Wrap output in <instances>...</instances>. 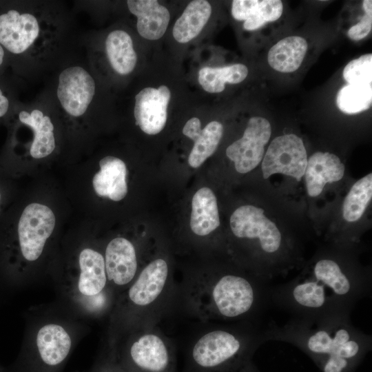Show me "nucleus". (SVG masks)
I'll list each match as a JSON object with an SVG mask.
<instances>
[{
	"mask_svg": "<svg viewBox=\"0 0 372 372\" xmlns=\"http://www.w3.org/2000/svg\"><path fill=\"white\" fill-rule=\"evenodd\" d=\"M0 198H1V194H0Z\"/></svg>",
	"mask_w": 372,
	"mask_h": 372,
	"instance_id": "obj_33",
	"label": "nucleus"
},
{
	"mask_svg": "<svg viewBox=\"0 0 372 372\" xmlns=\"http://www.w3.org/2000/svg\"><path fill=\"white\" fill-rule=\"evenodd\" d=\"M282 11L280 0H234L231 10L236 20L245 21L243 28L248 31L256 30L268 22L278 20Z\"/></svg>",
	"mask_w": 372,
	"mask_h": 372,
	"instance_id": "obj_19",
	"label": "nucleus"
},
{
	"mask_svg": "<svg viewBox=\"0 0 372 372\" xmlns=\"http://www.w3.org/2000/svg\"><path fill=\"white\" fill-rule=\"evenodd\" d=\"M307 154L302 140L294 134L279 136L273 139L263 157V178L274 174L290 176L300 181L304 174Z\"/></svg>",
	"mask_w": 372,
	"mask_h": 372,
	"instance_id": "obj_10",
	"label": "nucleus"
},
{
	"mask_svg": "<svg viewBox=\"0 0 372 372\" xmlns=\"http://www.w3.org/2000/svg\"><path fill=\"white\" fill-rule=\"evenodd\" d=\"M248 75V68L242 63L220 68L205 67L198 72V83L207 92L219 93L225 88V83L237 84Z\"/></svg>",
	"mask_w": 372,
	"mask_h": 372,
	"instance_id": "obj_25",
	"label": "nucleus"
},
{
	"mask_svg": "<svg viewBox=\"0 0 372 372\" xmlns=\"http://www.w3.org/2000/svg\"><path fill=\"white\" fill-rule=\"evenodd\" d=\"M8 68H10L8 56L0 44V76L6 74Z\"/></svg>",
	"mask_w": 372,
	"mask_h": 372,
	"instance_id": "obj_30",
	"label": "nucleus"
},
{
	"mask_svg": "<svg viewBox=\"0 0 372 372\" xmlns=\"http://www.w3.org/2000/svg\"><path fill=\"white\" fill-rule=\"evenodd\" d=\"M372 29V14H364L360 21L351 26L348 32V37L353 41H360L365 38Z\"/></svg>",
	"mask_w": 372,
	"mask_h": 372,
	"instance_id": "obj_29",
	"label": "nucleus"
},
{
	"mask_svg": "<svg viewBox=\"0 0 372 372\" xmlns=\"http://www.w3.org/2000/svg\"><path fill=\"white\" fill-rule=\"evenodd\" d=\"M307 50V42L303 37H285L269 49L268 63L273 70L280 72H295L300 67Z\"/></svg>",
	"mask_w": 372,
	"mask_h": 372,
	"instance_id": "obj_23",
	"label": "nucleus"
},
{
	"mask_svg": "<svg viewBox=\"0 0 372 372\" xmlns=\"http://www.w3.org/2000/svg\"><path fill=\"white\" fill-rule=\"evenodd\" d=\"M36 344L42 361L53 366L61 364L67 358L72 347V340L64 327L50 323L39 329Z\"/></svg>",
	"mask_w": 372,
	"mask_h": 372,
	"instance_id": "obj_21",
	"label": "nucleus"
},
{
	"mask_svg": "<svg viewBox=\"0 0 372 372\" xmlns=\"http://www.w3.org/2000/svg\"><path fill=\"white\" fill-rule=\"evenodd\" d=\"M100 171L92 180L96 193L114 201L122 200L127 194L126 165L120 158L106 156L99 161Z\"/></svg>",
	"mask_w": 372,
	"mask_h": 372,
	"instance_id": "obj_20",
	"label": "nucleus"
},
{
	"mask_svg": "<svg viewBox=\"0 0 372 372\" xmlns=\"http://www.w3.org/2000/svg\"><path fill=\"white\" fill-rule=\"evenodd\" d=\"M127 8L136 17V30L148 40L161 38L167 28L170 14L167 8L156 0H127Z\"/></svg>",
	"mask_w": 372,
	"mask_h": 372,
	"instance_id": "obj_16",
	"label": "nucleus"
},
{
	"mask_svg": "<svg viewBox=\"0 0 372 372\" xmlns=\"http://www.w3.org/2000/svg\"><path fill=\"white\" fill-rule=\"evenodd\" d=\"M171 92L166 85L147 87L134 96L133 114L136 125L145 134H157L164 128Z\"/></svg>",
	"mask_w": 372,
	"mask_h": 372,
	"instance_id": "obj_14",
	"label": "nucleus"
},
{
	"mask_svg": "<svg viewBox=\"0 0 372 372\" xmlns=\"http://www.w3.org/2000/svg\"><path fill=\"white\" fill-rule=\"evenodd\" d=\"M202 323L189 347V372H233L265 342L258 322Z\"/></svg>",
	"mask_w": 372,
	"mask_h": 372,
	"instance_id": "obj_5",
	"label": "nucleus"
},
{
	"mask_svg": "<svg viewBox=\"0 0 372 372\" xmlns=\"http://www.w3.org/2000/svg\"><path fill=\"white\" fill-rule=\"evenodd\" d=\"M223 133V125L211 121L203 130L199 118L189 119L183 128V134L194 141L188 163L193 168L200 167L217 149Z\"/></svg>",
	"mask_w": 372,
	"mask_h": 372,
	"instance_id": "obj_17",
	"label": "nucleus"
},
{
	"mask_svg": "<svg viewBox=\"0 0 372 372\" xmlns=\"http://www.w3.org/2000/svg\"><path fill=\"white\" fill-rule=\"evenodd\" d=\"M79 36L63 1H0V44L19 79L48 76L76 48Z\"/></svg>",
	"mask_w": 372,
	"mask_h": 372,
	"instance_id": "obj_1",
	"label": "nucleus"
},
{
	"mask_svg": "<svg viewBox=\"0 0 372 372\" xmlns=\"http://www.w3.org/2000/svg\"><path fill=\"white\" fill-rule=\"evenodd\" d=\"M55 226V216L47 206L33 203L23 210L18 225L21 251L24 258L35 261L41 255Z\"/></svg>",
	"mask_w": 372,
	"mask_h": 372,
	"instance_id": "obj_11",
	"label": "nucleus"
},
{
	"mask_svg": "<svg viewBox=\"0 0 372 372\" xmlns=\"http://www.w3.org/2000/svg\"><path fill=\"white\" fill-rule=\"evenodd\" d=\"M110 285L123 291L133 282L138 273L136 251L127 239L118 237L107 245L104 256Z\"/></svg>",
	"mask_w": 372,
	"mask_h": 372,
	"instance_id": "obj_15",
	"label": "nucleus"
},
{
	"mask_svg": "<svg viewBox=\"0 0 372 372\" xmlns=\"http://www.w3.org/2000/svg\"><path fill=\"white\" fill-rule=\"evenodd\" d=\"M219 225L216 198L209 188H200L192 198L190 228L196 235L205 236Z\"/></svg>",
	"mask_w": 372,
	"mask_h": 372,
	"instance_id": "obj_22",
	"label": "nucleus"
},
{
	"mask_svg": "<svg viewBox=\"0 0 372 372\" xmlns=\"http://www.w3.org/2000/svg\"><path fill=\"white\" fill-rule=\"evenodd\" d=\"M126 330L127 337L118 364L127 372H176L175 345L157 324Z\"/></svg>",
	"mask_w": 372,
	"mask_h": 372,
	"instance_id": "obj_7",
	"label": "nucleus"
},
{
	"mask_svg": "<svg viewBox=\"0 0 372 372\" xmlns=\"http://www.w3.org/2000/svg\"><path fill=\"white\" fill-rule=\"evenodd\" d=\"M211 14V6L207 1H191L173 27L174 38L180 43L190 41L199 34Z\"/></svg>",
	"mask_w": 372,
	"mask_h": 372,
	"instance_id": "obj_24",
	"label": "nucleus"
},
{
	"mask_svg": "<svg viewBox=\"0 0 372 372\" xmlns=\"http://www.w3.org/2000/svg\"><path fill=\"white\" fill-rule=\"evenodd\" d=\"M177 292L169 263L163 258L148 262L122 293L119 304L126 329L157 324L175 311Z\"/></svg>",
	"mask_w": 372,
	"mask_h": 372,
	"instance_id": "obj_6",
	"label": "nucleus"
},
{
	"mask_svg": "<svg viewBox=\"0 0 372 372\" xmlns=\"http://www.w3.org/2000/svg\"><path fill=\"white\" fill-rule=\"evenodd\" d=\"M371 292V280L364 273L344 267L336 259L323 257L313 263L311 272L271 287L270 300L293 316H311L351 313Z\"/></svg>",
	"mask_w": 372,
	"mask_h": 372,
	"instance_id": "obj_3",
	"label": "nucleus"
},
{
	"mask_svg": "<svg viewBox=\"0 0 372 372\" xmlns=\"http://www.w3.org/2000/svg\"><path fill=\"white\" fill-rule=\"evenodd\" d=\"M265 342L291 343L320 363L323 372H344L371 347V335L356 328L351 313L292 316L285 324L264 329Z\"/></svg>",
	"mask_w": 372,
	"mask_h": 372,
	"instance_id": "obj_4",
	"label": "nucleus"
},
{
	"mask_svg": "<svg viewBox=\"0 0 372 372\" xmlns=\"http://www.w3.org/2000/svg\"><path fill=\"white\" fill-rule=\"evenodd\" d=\"M372 85H346L338 92L336 104L345 114H355L370 108Z\"/></svg>",
	"mask_w": 372,
	"mask_h": 372,
	"instance_id": "obj_27",
	"label": "nucleus"
},
{
	"mask_svg": "<svg viewBox=\"0 0 372 372\" xmlns=\"http://www.w3.org/2000/svg\"><path fill=\"white\" fill-rule=\"evenodd\" d=\"M344 174V165L338 156L327 152L314 153L307 159L304 174L308 195H320L327 183L339 181Z\"/></svg>",
	"mask_w": 372,
	"mask_h": 372,
	"instance_id": "obj_18",
	"label": "nucleus"
},
{
	"mask_svg": "<svg viewBox=\"0 0 372 372\" xmlns=\"http://www.w3.org/2000/svg\"><path fill=\"white\" fill-rule=\"evenodd\" d=\"M372 198V174L369 173L351 187L342 205V215L348 222L359 220Z\"/></svg>",
	"mask_w": 372,
	"mask_h": 372,
	"instance_id": "obj_26",
	"label": "nucleus"
},
{
	"mask_svg": "<svg viewBox=\"0 0 372 372\" xmlns=\"http://www.w3.org/2000/svg\"><path fill=\"white\" fill-rule=\"evenodd\" d=\"M230 227L238 238L257 240L258 248L264 255L271 257L282 251L280 230L260 207L244 205L236 209L230 217Z\"/></svg>",
	"mask_w": 372,
	"mask_h": 372,
	"instance_id": "obj_9",
	"label": "nucleus"
},
{
	"mask_svg": "<svg viewBox=\"0 0 372 372\" xmlns=\"http://www.w3.org/2000/svg\"><path fill=\"white\" fill-rule=\"evenodd\" d=\"M271 134V127L267 119L254 116L249 120L243 136L226 149L227 156L234 163L238 172L245 174L258 165Z\"/></svg>",
	"mask_w": 372,
	"mask_h": 372,
	"instance_id": "obj_12",
	"label": "nucleus"
},
{
	"mask_svg": "<svg viewBox=\"0 0 372 372\" xmlns=\"http://www.w3.org/2000/svg\"><path fill=\"white\" fill-rule=\"evenodd\" d=\"M362 8L364 11V14H372V1L364 0L362 2Z\"/></svg>",
	"mask_w": 372,
	"mask_h": 372,
	"instance_id": "obj_32",
	"label": "nucleus"
},
{
	"mask_svg": "<svg viewBox=\"0 0 372 372\" xmlns=\"http://www.w3.org/2000/svg\"><path fill=\"white\" fill-rule=\"evenodd\" d=\"M80 273L77 290L81 296L97 301L103 310L110 305L112 288L107 280L104 257L90 248L83 249L79 257Z\"/></svg>",
	"mask_w": 372,
	"mask_h": 372,
	"instance_id": "obj_13",
	"label": "nucleus"
},
{
	"mask_svg": "<svg viewBox=\"0 0 372 372\" xmlns=\"http://www.w3.org/2000/svg\"><path fill=\"white\" fill-rule=\"evenodd\" d=\"M79 45L95 75L105 67L114 75L131 74L137 63V54L132 35L125 30L114 28L105 34L84 32L79 36Z\"/></svg>",
	"mask_w": 372,
	"mask_h": 372,
	"instance_id": "obj_8",
	"label": "nucleus"
},
{
	"mask_svg": "<svg viewBox=\"0 0 372 372\" xmlns=\"http://www.w3.org/2000/svg\"><path fill=\"white\" fill-rule=\"evenodd\" d=\"M264 281L233 271L191 277L178 285L175 310L203 323L258 322L271 302Z\"/></svg>",
	"mask_w": 372,
	"mask_h": 372,
	"instance_id": "obj_2",
	"label": "nucleus"
},
{
	"mask_svg": "<svg viewBox=\"0 0 372 372\" xmlns=\"http://www.w3.org/2000/svg\"><path fill=\"white\" fill-rule=\"evenodd\" d=\"M101 372H127L118 363L109 364L103 368Z\"/></svg>",
	"mask_w": 372,
	"mask_h": 372,
	"instance_id": "obj_31",
	"label": "nucleus"
},
{
	"mask_svg": "<svg viewBox=\"0 0 372 372\" xmlns=\"http://www.w3.org/2000/svg\"><path fill=\"white\" fill-rule=\"evenodd\" d=\"M342 75L349 85H372V54L362 55L349 62Z\"/></svg>",
	"mask_w": 372,
	"mask_h": 372,
	"instance_id": "obj_28",
	"label": "nucleus"
}]
</instances>
